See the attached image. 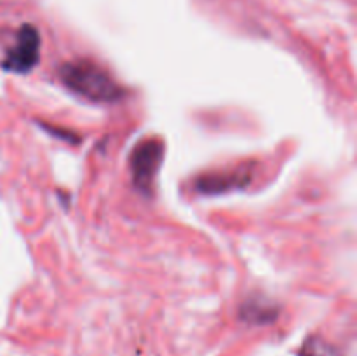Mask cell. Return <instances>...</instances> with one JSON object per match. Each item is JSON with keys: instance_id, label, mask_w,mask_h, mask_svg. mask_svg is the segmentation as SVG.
Here are the masks:
<instances>
[{"instance_id": "cell-4", "label": "cell", "mask_w": 357, "mask_h": 356, "mask_svg": "<svg viewBox=\"0 0 357 356\" xmlns=\"http://www.w3.org/2000/svg\"><path fill=\"white\" fill-rule=\"evenodd\" d=\"M255 173L251 166H237L234 170L216 171V173L204 175L195 180L194 188L199 194L215 195L225 194L230 191H243L246 185L251 184Z\"/></svg>"}, {"instance_id": "cell-6", "label": "cell", "mask_w": 357, "mask_h": 356, "mask_svg": "<svg viewBox=\"0 0 357 356\" xmlns=\"http://www.w3.org/2000/svg\"><path fill=\"white\" fill-rule=\"evenodd\" d=\"M300 356H342L337 348L328 344L321 337H310L307 339L305 344L300 349Z\"/></svg>"}, {"instance_id": "cell-3", "label": "cell", "mask_w": 357, "mask_h": 356, "mask_svg": "<svg viewBox=\"0 0 357 356\" xmlns=\"http://www.w3.org/2000/svg\"><path fill=\"white\" fill-rule=\"evenodd\" d=\"M40 59V34L33 24L26 23L17 30L14 44L7 49L2 68L13 73H28Z\"/></svg>"}, {"instance_id": "cell-1", "label": "cell", "mask_w": 357, "mask_h": 356, "mask_svg": "<svg viewBox=\"0 0 357 356\" xmlns=\"http://www.w3.org/2000/svg\"><path fill=\"white\" fill-rule=\"evenodd\" d=\"M59 79L70 91L96 103H112L124 96L114 77L89 59H77L59 66Z\"/></svg>"}, {"instance_id": "cell-2", "label": "cell", "mask_w": 357, "mask_h": 356, "mask_svg": "<svg viewBox=\"0 0 357 356\" xmlns=\"http://www.w3.org/2000/svg\"><path fill=\"white\" fill-rule=\"evenodd\" d=\"M164 157V145L157 138H146L132 149L129 157L132 185L143 194H152Z\"/></svg>"}, {"instance_id": "cell-5", "label": "cell", "mask_w": 357, "mask_h": 356, "mask_svg": "<svg viewBox=\"0 0 357 356\" xmlns=\"http://www.w3.org/2000/svg\"><path fill=\"white\" fill-rule=\"evenodd\" d=\"M241 318L248 323L255 325L271 323L272 320H275V309L271 304L264 302L260 299L248 300V302H244L243 309H241Z\"/></svg>"}]
</instances>
